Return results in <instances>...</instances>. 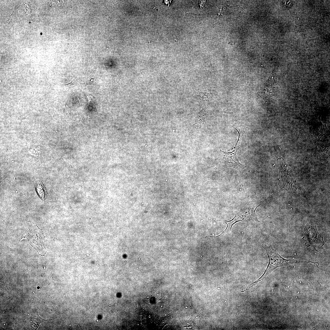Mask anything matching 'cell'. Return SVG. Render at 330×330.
I'll list each match as a JSON object with an SVG mask.
<instances>
[{"mask_svg": "<svg viewBox=\"0 0 330 330\" xmlns=\"http://www.w3.org/2000/svg\"><path fill=\"white\" fill-rule=\"evenodd\" d=\"M208 94L206 92H201L197 96V98L200 104V108L197 116L196 122L193 125V127L195 129L200 128L204 123L205 116L207 112L208 100L206 99L208 97Z\"/></svg>", "mask_w": 330, "mask_h": 330, "instance_id": "cell-5", "label": "cell"}, {"mask_svg": "<svg viewBox=\"0 0 330 330\" xmlns=\"http://www.w3.org/2000/svg\"><path fill=\"white\" fill-rule=\"evenodd\" d=\"M84 183H85V182L84 181Z\"/></svg>", "mask_w": 330, "mask_h": 330, "instance_id": "cell-12", "label": "cell"}, {"mask_svg": "<svg viewBox=\"0 0 330 330\" xmlns=\"http://www.w3.org/2000/svg\"><path fill=\"white\" fill-rule=\"evenodd\" d=\"M277 75L273 73L267 81L262 88L261 95L265 98H269L274 95L277 91Z\"/></svg>", "mask_w": 330, "mask_h": 330, "instance_id": "cell-7", "label": "cell"}, {"mask_svg": "<svg viewBox=\"0 0 330 330\" xmlns=\"http://www.w3.org/2000/svg\"><path fill=\"white\" fill-rule=\"evenodd\" d=\"M304 226V236L302 239L307 247L312 246L315 250V248L320 246V247L324 244V237L319 233L316 226L308 225Z\"/></svg>", "mask_w": 330, "mask_h": 330, "instance_id": "cell-4", "label": "cell"}, {"mask_svg": "<svg viewBox=\"0 0 330 330\" xmlns=\"http://www.w3.org/2000/svg\"><path fill=\"white\" fill-rule=\"evenodd\" d=\"M35 188L39 196L42 200H44L47 194V193L41 181H39L37 182Z\"/></svg>", "mask_w": 330, "mask_h": 330, "instance_id": "cell-8", "label": "cell"}, {"mask_svg": "<svg viewBox=\"0 0 330 330\" xmlns=\"http://www.w3.org/2000/svg\"><path fill=\"white\" fill-rule=\"evenodd\" d=\"M255 209L251 211L244 210L236 214L232 220L229 221H226L225 222L227 225L226 228L220 235L214 237H217L224 233L229 232L233 225L237 222L247 221L250 220L251 218H252L254 216L257 217L255 213Z\"/></svg>", "mask_w": 330, "mask_h": 330, "instance_id": "cell-6", "label": "cell"}, {"mask_svg": "<svg viewBox=\"0 0 330 330\" xmlns=\"http://www.w3.org/2000/svg\"><path fill=\"white\" fill-rule=\"evenodd\" d=\"M61 1H50L48 2V3L51 6H55L58 5L59 4H60L61 2H62Z\"/></svg>", "mask_w": 330, "mask_h": 330, "instance_id": "cell-9", "label": "cell"}, {"mask_svg": "<svg viewBox=\"0 0 330 330\" xmlns=\"http://www.w3.org/2000/svg\"><path fill=\"white\" fill-rule=\"evenodd\" d=\"M87 97L89 102H93V98L92 96L91 95H87Z\"/></svg>", "mask_w": 330, "mask_h": 330, "instance_id": "cell-10", "label": "cell"}, {"mask_svg": "<svg viewBox=\"0 0 330 330\" xmlns=\"http://www.w3.org/2000/svg\"><path fill=\"white\" fill-rule=\"evenodd\" d=\"M277 160L278 167L277 176L279 180V183L281 182H284L282 188L288 187L291 189L292 185H297L292 170L283 158H278Z\"/></svg>", "mask_w": 330, "mask_h": 330, "instance_id": "cell-3", "label": "cell"}, {"mask_svg": "<svg viewBox=\"0 0 330 330\" xmlns=\"http://www.w3.org/2000/svg\"><path fill=\"white\" fill-rule=\"evenodd\" d=\"M265 249L269 258V262L267 267L262 276L257 281L263 280L271 272L277 268L283 266H286L293 264L301 263H312L318 266V264L316 262L310 261L297 260L292 259H287L281 257L278 253L273 248L272 245L269 247L264 245Z\"/></svg>", "mask_w": 330, "mask_h": 330, "instance_id": "cell-1", "label": "cell"}, {"mask_svg": "<svg viewBox=\"0 0 330 330\" xmlns=\"http://www.w3.org/2000/svg\"><path fill=\"white\" fill-rule=\"evenodd\" d=\"M65 105V113L66 114H68V107L66 105Z\"/></svg>", "mask_w": 330, "mask_h": 330, "instance_id": "cell-11", "label": "cell"}, {"mask_svg": "<svg viewBox=\"0 0 330 330\" xmlns=\"http://www.w3.org/2000/svg\"><path fill=\"white\" fill-rule=\"evenodd\" d=\"M79 141V140H78V141Z\"/></svg>", "mask_w": 330, "mask_h": 330, "instance_id": "cell-13", "label": "cell"}, {"mask_svg": "<svg viewBox=\"0 0 330 330\" xmlns=\"http://www.w3.org/2000/svg\"><path fill=\"white\" fill-rule=\"evenodd\" d=\"M238 131L239 137L236 145L231 150L228 151L220 150L224 162L229 167L238 169H242L244 166L240 162L237 156V151L240 145L241 139L244 133L245 127H237L235 128Z\"/></svg>", "mask_w": 330, "mask_h": 330, "instance_id": "cell-2", "label": "cell"}]
</instances>
